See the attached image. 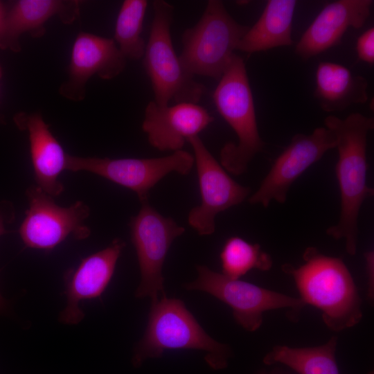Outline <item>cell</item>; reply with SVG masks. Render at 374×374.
<instances>
[{
    "label": "cell",
    "instance_id": "obj_1",
    "mask_svg": "<svg viewBox=\"0 0 374 374\" xmlns=\"http://www.w3.org/2000/svg\"><path fill=\"white\" fill-rule=\"evenodd\" d=\"M325 127L336 137L338 161L335 168L341 196L338 222L328 227L326 233L335 239H344L350 255L357 251L358 216L364 202L374 195L367 185V137L374 127L373 118L353 113L344 119L330 115Z\"/></svg>",
    "mask_w": 374,
    "mask_h": 374
},
{
    "label": "cell",
    "instance_id": "obj_2",
    "mask_svg": "<svg viewBox=\"0 0 374 374\" xmlns=\"http://www.w3.org/2000/svg\"><path fill=\"white\" fill-rule=\"evenodd\" d=\"M199 350L215 370L228 365L231 348L209 336L180 299L165 294L151 304L147 327L134 353L133 363L161 357L166 350Z\"/></svg>",
    "mask_w": 374,
    "mask_h": 374
},
{
    "label": "cell",
    "instance_id": "obj_3",
    "mask_svg": "<svg viewBox=\"0 0 374 374\" xmlns=\"http://www.w3.org/2000/svg\"><path fill=\"white\" fill-rule=\"evenodd\" d=\"M305 263L299 268L289 265L283 269L292 274L305 304L323 312V319L332 330L351 327L362 317L360 300L353 279L344 263L308 248Z\"/></svg>",
    "mask_w": 374,
    "mask_h": 374
},
{
    "label": "cell",
    "instance_id": "obj_4",
    "mask_svg": "<svg viewBox=\"0 0 374 374\" xmlns=\"http://www.w3.org/2000/svg\"><path fill=\"white\" fill-rule=\"evenodd\" d=\"M220 114L235 132L238 142L226 143L220 151V164L226 171L240 175L265 142L258 132L254 103L245 64L234 54L213 93Z\"/></svg>",
    "mask_w": 374,
    "mask_h": 374
},
{
    "label": "cell",
    "instance_id": "obj_5",
    "mask_svg": "<svg viewBox=\"0 0 374 374\" xmlns=\"http://www.w3.org/2000/svg\"><path fill=\"white\" fill-rule=\"evenodd\" d=\"M153 19L143 55L154 101L161 106L170 101L197 104L206 88L183 65L174 50L170 27L174 7L163 0L152 3Z\"/></svg>",
    "mask_w": 374,
    "mask_h": 374
},
{
    "label": "cell",
    "instance_id": "obj_6",
    "mask_svg": "<svg viewBox=\"0 0 374 374\" xmlns=\"http://www.w3.org/2000/svg\"><path fill=\"white\" fill-rule=\"evenodd\" d=\"M249 28L230 15L222 1L210 0L199 21L182 33L179 57L193 75L220 80Z\"/></svg>",
    "mask_w": 374,
    "mask_h": 374
},
{
    "label": "cell",
    "instance_id": "obj_7",
    "mask_svg": "<svg viewBox=\"0 0 374 374\" xmlns=\"http://www.w3.org/2000/svg\"><path fill=\"white\" fill-rule=\"evenodd\" d=\"M130 228L141 272L135 296L149 297L153 304L165 294L163 265L172 243L185 229L163 216L148 202L142 203L138 214L131 218Z\"/></svg>",
    "mask_w": 374,
    "mask_h": 374
},
{
    "label": "cell",
    "instance_id": "obj_8",
    "mask_svg": "<svg viewBox=\"0 0 374 374\" xmlns=\"http://www.w3.org/2000/svg\"><path fill=\"white\" fill-rule=\"evenodd\" d=\"M195 163L192 154L183 150L156 158L80 157L68 154L66 170L87 171L133 190L141 203L148 202L149 193L172 172L188 175Z\"/></svg>",
    "mask_w": 374,
    "mask_h": 374
},
{
    "label": "cell",
    "instance_id": "obj_9",
    "mask_svg": "<svg viewBox=\"0 0 374 374\" xmlns=\"http://www.w3.org/2000/svg\"><path fill=\"white\" fill-rule=\"evenodd\" d=\"M196 269V279L184 284V287L206 292L227 304L235 321L249 332L260 327L265 311L287 308L301 310L305 305L301 299L230 278L205 265H197Z\"/></svg>",
    "mask_w": 374,
    "mask_h": 374
},
{
    "label": "cell",
    "instance_id": "obj_10",
    "mask_svg": "<svg viewBox=\"0 0 374 374\" xmlns=\"http://www.w3.org/2000/svg\"><path fill=\"white\" fill-rule=\"evenodd\" d=\"M26 194L29 206L19 233L27 247L48 251L69 235L82 240L90 235L89 228L84 224L90 209L84 202L60 206L53 197L37 186H30Z\"/></svg>",
    "mask_w": 374,
    "mask_h": 374
},
{
    "label": "cell",
    "instance_id": "obj_11",
    "mask_svg": "<svg viewBox=\"0 0 374 374\" xmlns=\"http://www.w3.org/2000/svg\"><path fill=\"white\" fill-rule=\"evenodd\" d=\"M188 142L193 150L201 194V204L190 211L188 222L199 235H209L215 232L216 215L244 202L251 189L228 175L198 135Z\"/></svg>",
    "mask_w": 374,
    "mask_h": 374
},
{
    "label": "cell",
    "instance_id": "obj_12",
    "mask_svg": "<svg viewBox=\"0 0 374 374\" xmlns=\"http://www.w3.org/2000/svg\"><path fill=\"white\" fill-rule=\"evenodd\" d=\"M336 137L326 127L311 134L294 135L287 147L276 159L258 190L249 197L251 204L267 208L271 201L284 204L292 184L328 150L335 148Z\"/></svg>",
    "mask_w": 374,
    "mask_h": 374
},
{
    "label": "cell",
    "instance_id": "obj_13",
    "mask_svg": "<svg viewBox=\"0 0 374 374\" xmlns=\"http://www.w3.org/2000/svg\"><path fill=\"white\" fill-rule=\"evenodd\" d=\"M127 59L112 38L80 33L72 46L68 79L59 91L64 97L80 101L85 96V85L92 76L111 80L125 68Z\"/></svg>",
    "mask_w": 374,
    "mask_h": 374
},
{
    "label": "cell",
    "instance_id": "obj_14",
    "mask_svg": "<svg viewBox=\"0 0 374 374\" xmlns=\"http://www.w3.org/2000/svg\"><path fill=\"white\" fill-rule=\"evenodd\" d=\"M125 243L114 239L106 248L83 258L75 268L64 274L67 302L59 320L65 324L78 323L84 317L81 301L100 298L108 286Z\"/></svg>",
    "mask_w": 374,
    "mask_h": 374
},
{
    "label": "cell",
    "instance_id": "obj_15",
    "mask_svg": "<svg viewBox=\"0 0 374 374\" xmlns=\"http://www.w3.org/2000/svg\"><path fill=\"white\" fill-rule=\"evenodd\" d=\"M213 120L197 104L161 106L152 100L145 107L141 127L151 146L161 151L176 152L181 150L189 138L198 135Z\"/></svg>",
    "mask_w": 374,
    "mask_h": 374
},
{
    "label": "cell",
    "instance_id": "obj_16",
    "mask_svg": "<svg viewBox=\"0 0 374 374\" xmlns=\"http://www.w3.org/2000/svg\"><path fill=\"white\" fill-rule=\"evenodd\" d=\"M373 3L372 0H339L326 4L301 36L295 53L308 60L337 45L349 28L362 27Z\"/></svg>",
    "mask_w": 374,
    "mask_h": 374
},
{
    "label": "cell",
    "instance_id": "obj_17",
    "mask_svg": "<svg viewBox=\"0 0 374 374\" xmlns=\"http://www.w3.org/2000/svg\"><path fill=\"white\" fill-rule=\"evenodd\" d=\"M15 121L28 134L30 152L37 186L52 197L60 195L64 186L60 181L66 170V154L39 113H20Z\"/></svg>",
    "mask_w": 374,
    "mask_h": 374
},
{
    "label": "cell",
    "instance_id": "obj_18",
    "mask_svg": "<svg viewBox=\"0 0 374 374\" xmlns=\"http://www.w3.org/2000/svg\"><path fill=\"white\" fill-rule=\"evenodd\" d=\"M76 1L19 0L5 15L0 28V48L19 52V37L28 33L39 37L45 33L46 22L57 16L64 24L72 23L78 16Z\"/></svg>",
    "mask_w": 374,
    "mask_h": 374
},
{
    "label": "cell",
    "instance_id": "obj_19",
    "mask_svg": "<svg viewBox=\"0 0 374 374\" xmlns=\"http://www.w3.org/2000/svg\"><path fill=\"white\" fill-rule=\"evenodd\" d=\"M367 87L365 78L353 74L340 64L321 62L317 66L314 96L325 112L341 111L366 103Z\"/></svg>",
    "mask_w": 374,
    "mask_h": 374
},
{
    "label": "cell",
    "instance_id": "obj_20",
    "mask_svg": "<svg viewBox=\"0 0 374 374\" xmlns=\"http://www.w3.org/2000/svg\"><path fill=\"white\" fill-rule=\"evenodd\" d=\"M296 1L269 0L258 20L239 42L236 50L253 53L292 44Z\"/></svg>",
    "mask_w": 374,
    "mask_h": 374
},
{
    "label": "cell",
    "instance_id": "obj_21",
    "mask_svg": "<svg viewBox=\"0 0 374 374\" xmlns=\"http://www.w3.org/2000/svg\"><path fill=\"white\" fill-rule=\"evenodd\" d=\"M337 337L320 346L291 348L276 346L263 358L267 365L283 364L299 374H339L335 358Z\"/></svg>",
    "mask_w": 374,
    "mask_h": 374
},
{
    "label": "cell",
    "instance_id": "obj_22",
    "mask_svg": "<svg viewBox=\"0 0 374 374\" xmlns=\"http://www.w3.org/2000/svg\"><path fill=\"white\" fill-rule=\"evenodd\" d=\"M148 4L146 0H125L120 8L113 39L126 59L144 55L146 43L141 33Z\"/></svg>",
    "mask_w": 374,
    "mask_h": 374
},
{
    "label": "cell",
    "instance_id": "obj_23",
    "mask_svg": "<svg viewBox=\"0 0 374 374\" xmlns=\"http://www.w3.org/2000/svg\"><path fill=\"white\" fill-rule=\"evenodd\" d=\"M220 260L222 274L233 279H239L253 269L267 271L272 266L271 258L262 251L258 244H251L238 236L226 241Z\"/></svg>",
    "mask_w": 374,
    "mask_h": 374
},
{
    "label": "cell",
    "instance_id": "obj_24",
    "mask_svg": "<svg viewBox=\"0 0 374 374\" xmlns=\"http://www.w3.org/2000/svg\"><path fill=\"white\" fill-rule=\"evenodd\" d=\"M356 50L360 60L369 64L374 63V28H368L359 36Z\"/></svg>",
    "mask_w": 374,
    "mask_h": 374
},
{
    "label": "cell",
    "instance_id": "obj_25",
    "mask_svg": "<svg viewBox=\"0 0 374 374\" xmlns=\"http://www.w3.org/2000/svg\"><path fill=\"white\" fill-rule=\"evenodd\" d=\"M366 269L368 279L369 292L373 287V252L369 251L365 253Z\"/></svg>",
    "mask_w": 374,
    "mask_h": 374
},
{
    "label": "cell",
    "instance_id": "obj_26",
    "mask_svg": "<svg viewBox=\"0 0 374 374\" xmlns=\"http://www.w3.org/2000/svg\"><path fill=\"white\" fill-rule=\"evenodd\" d=\"M6 12L5 10V8L3 7V3L0 1V28L3 22V20L4 19L5 15Z\"/></svg>",
    "mask_w": 374,
    "mask_h": 374
},
{
    "label": "cell",
    "instance_id": "obj_27",
    "mask_svg": "<svg viewBox=\"0 0 374 374\" xmlns=\"http://www.w3.org/2000/svg\"><path fill=\"white\" fill-rule=\"evenodd\" d=\"M6 232H7V231L5 229L4 225H3V219L1 218V217L0 215V236L1 235H3Z\"/></svg>",
    "mask_w": 374,
    "mask_h": 374
},
{
    "label": "cell",
    "instance_id": "obj_28",
    "mask_svg": "<svg viewBox=\"0 0 374 374\" xmlns=\"http://www.w3.org/2000/svg\"><path fill=\"white\" fill-rule=\"evenodd\" d=\"M4 305V301L0 294V311L3 308Z\"/></svg>",
    "mask_w": 374,
    "mask_h": 374
},
{
    "label": "cell",
    "instance_id": "obj_29",
    "mask_svg": "<svg viewBox=\"0 0 374 374\" xmlns=\"http://www.w3.org/2000/svg\"><path fill=\"white\" fill-rule=\"evenodd\" d=\"M2 74H3V73H2V68H1V65H0V82H1V77H2Z\"/></svg>",
    "mask_w": 374,
    "mask_h": 374
}]
</instances>
